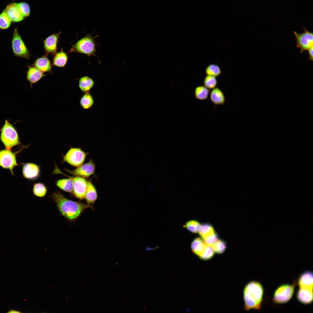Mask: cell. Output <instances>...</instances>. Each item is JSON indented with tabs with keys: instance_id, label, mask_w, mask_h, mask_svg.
Segmentation results:
<instances>
[{
	"instance_id": "1",
	"label": "cell",
	"mask_w": 313,
	"mask_h": 313,
	"mask_svg": "<svg viewBox=\"0 0 313 313\" xmlns=\"http://www.w3.org/2000/svg\"><path fill=\"white\" fill-rule=\"evenodd\" d=\"M52 197L61 214L70 220L76 219L84 210L92 207L91 205L88 204L70 200L59 192L54 193Z\"/></svg>"
},
{
	"instance_id": "2",
	"label": "cell",
	"mask_w": 313,
	"mask_h": 313,
	"mask_svg": "<svg viewBox=\"0 0 313 313\" xmlns=\"http://www.w3.org/2000/svg\"><path fill=\"white\" fill-rule=\"evenodd\" d=\"M263 287L259 282L252 281L247 284L243 291L245 310H260L263 301Z\"/></svg>"
},
{
	"instance_id": "3",
	"label": "cell",
	"mask_w": 313,
	"mask_h": 313,
	"mask_svg": "<svg viewBox=\"0 0 313 313\" xmlns=\"http://www.w3.org/2000/svg\"><path fill=\"white\" fill-rule=\"evenodd\" d=\"M98 36L97 35L93 37L91 34H87L72 46L69 53H78L86 55L89 57L93 56L97 58L99 62H100L96 54L98 44L96 43L94 39Z\"/></svg>"
},
{
	"instance_id": "4",
	"label": "cell",
	"mask_w": 313,
	"mask_h": 313,
	"mask_svg": "<svg viewBox=\"0 0 313 313\" xmlns=\"http://www.w3.org/2000/svg\"><path fill=\"white\" fill-rule=\"evenodd\" d=\"M0 139L6 149L11 150L13 147L20 143L19 137L15 127L6 119L0 130Z\"/></svg>"
},
{
	"instance_id": "5",
	"label": "cell",
	"mask_w": 313,
	"mask_h": 313,
	"mask_svg": "<svg viewBox=\"0 0 313 313\" xmlns=\"http://www.w3.org/2000/svg\"><path fill=\"white\" fill-rule=\"evenodd\" d=\"M12 50L14 56L29 59L30 54L17 28H14L11 41Z\"/></svg>"
},
{
	"instance_id": "6",
	"label": "cell",
	"mask_w": 313,
	"mask_h": 313,
	"mask_svg": "<svg viewBox=\"0 0 313 313\" xmlns=\"http://www.w3.org/2000/svg\"><path fill=\"white\" fill-rule=\"evenodd\" d=\"M294 284H284L279 286L274 291L273 299L277 304L286 303L290 300L293 295Z\"/></svg>"
},
{
	"instance_id": "7",
	"label": "cell",
	"mask_w": 313,
	"mask_h": 313,
	"mask_svg": "<svg viewBox=\"0 0 313 313\" xmlns=\"http://www.w3.org/2000/svg\"><path fill=\"white\" fill-rule=\"evenodd\" d=\"M87 153L80 148H71L64 156L63 162L78 167L84 162Z\"/></svg>"
},
{
	"instance_id": "8",
	"label": "cell",
	"mask_w": 313,
	"mask_h": 313,
	"mask_svg": "<svg viewBox=\"0 0 313 313\" xmlns=\"http://www.w3.org/2000/svg\"><path fill=\"white\" fill-rule=\"evenodd\" d=\"M304 31L301 33H298L294 31L296 41V47L300 50V52L307 51L313 47V33L310 32L305 28L303 27Z\"/></svg>"
},
{
	"instance_id": "9",
	"label": "cell",
	"mask_w": 313,
	"mask_h": 313,
	"mask_svg": "<svg viewBox=\"0 0 313 313\" xmlns=\"http://www.w3.org/2000/svg\"><path fill=\"white\" fill-rule=\"evenodd\" d=\"M15 153L6 149L0 150V166L10 170L13 174V170L17 165Z\"/></svg>"
},
{
	"instance_id": "10",
	"label": "cell",
	"mask_w": 313,
	"mask_h": 313,
	"mask_svg": "<svg viewBox=\"0 0 313 313\" xmlns=\"http://www.w3.org/2000/svg\"><path fill=\"white\" fill-rule=\"evenodd\" d=\"M65 175L70 178L73 182L72 192L74 195L80 199H84L87 188V181L84 178L81 177H71Z\"/></svg>"
},
{
	"instance_id": "11",
	"label": "cell",
	"mask_w": 313,
	"mask_h": 313,
	"mask_svg": "<svg viewBox=\"0 0 313 313\" xmlns=\"http://www.w3.org/2000/svg\"><path fill=\"white\" fill-rule=\"evenodd\" d=\"M95 165L92 160L82 164L72 170L65 169L72 175L83 178H88L93 174L95 172Z\"/></svg>"
},
{
	"instance_id": "12",
	"label": "cell",
	"mask_w": 313,
	"mask_h": 313,
	"mask_svg": "<svg viewBox=\"0 0 313 313\" xmlns=\"http://www.w3.org/2000/svg\"><path fill=\"white\" fill-rule=\"evenodd\" d=\"M61 32L57 34L53 33L43 40V47L47 56L49 54L54 55L57 52V46L59 42V35Z\"/></svg>"
},
{
	"instance_id": "13",
	"label": "cell",
	"mask_w": 313,
	"mask_h": 313,
	"mask_svg": "<svg viewBox=\"0 0 313 313\" xmlns=\"http://www.w3.org/2000/svg\"><path fill=\"white\" fill-rule=\"evenodd\" d=\"M40 170L39 165L33 163L24 164L22 168L23 175L25 178L30 180L37 179L40 175Z\"/></svg>"
},
{
	"instance_id": "14",
	"label": "cell",
	"mask_w": 313,
	"mask_h": 313,
	"mask_svg": "<svg viewBox=\"0 0 313 313\" xmlns=\"http://www.w3.org/2000/svg\"><path fill=\"white\" fill-rule=\"evenodd\" d=\"M4 10L12 22H19L25 18L19 12L17 3L13 2L7 4Z\"/></svg>"
},
{
	"instance_id": "15",
	"label": "cell",
	"mask_w": 313,
	"mask_h": 313,
	"mask_svg": "<svg viewBox=\"0 0 313 313\" xmlns=\"http://www.w3.org/2000/svg\"><path fill=\"white\" fill-rule=\"evenodd\" d=\"M45 76L43 72L33 66H28L26 79L30 83L31 88L33 84L39 81Z\"/></svg>"
},
{
	"instance_id": "16",
	"label": "cell",
	"mask_w": 313,
	"mask_h": 313,
	"mask_svg": "<svg viewBox=\"0 0 313 313\" xmlns=\"http://www.w3.org/2000/svg\"><path fill=\"white\" fill-rule=\"evenodd\" d=\"M296 297L298 301L303 304L311 303L313 301V288L299 287Z\"/></svg>"
},
{
	"instance_id": "17",
	"label": "cell",
	"mask_w": 313,
	"mask_h": 313,
	"mask_svg": "<svg viewBox=\"0 0 313 313\" xmlns=\"http://www.w3.org/2000/svg\"><path fill=\"white\" fill-rule=\"evenodd\" d=\"M32 65L43 72H51L52 65L46 56L38 58Z\"/></svg>"
},
{
	"instance_id": "18",
	"label": "cell",
	"mask_w": 313,
	"mask_h": 313,
	"mask_svg": "<svg viewBox=\"0 0 313 313\" xmlns=\"http://www.w3.org/2000/svg\"><path fill=\"white\" fill-rule=\"evenodd\" d=\"M313 273L311 271H305L299 277L298 283L299 287L313 288Z\"/></svg>"
},
{
	"instance_id": "19",
	"label": "cell",
	"mask_w": 313,
	"mask_h": 313,
	"mask_svg": "<svg viewBox=\"0 0 313 313\" xmlns=\"http://www.w3.org/2000/svg\"><path fill=\"white\" fill-rule=\"evenodd\" d=\"M210 99L212 102L216 105H223L225 104V98L223 92L219 88L212 89L210 93Z\"/></svg>"
},
{
	"instance_id": "20",
	"label": "cell",
	"mask_w": 313,
	"mask_h": 313,
	"mask_svg": "<svg viewBox=\"0 0 313 313\" xmlns=\"http://www.w3.org/2000/svg\"><path fill=\"white\" fill-rule=\"evenodd\" d=\"M78 84L81 91L85 93L90 92L94 87L95 82L91 77L88 76H85L79 79Z\"/></svg>"
},
{
	"instance_id": "21",
	"label": "cell",
	"mask_w": 313,
	"mask_h": 313,
	"mask_svg": "<svg viewBox=\"0 0 313 313\" xmlns=\"http://www.w3.org/2000/svg\"><path fill=\"white\" fill-rule=\"evenodd\" d=\"M207 245L203 240L198 237L193 240L191 246L192 252L200 258L203 253Z\"/></svg>"
},
{
	"instance_id": "22",
	"label": "cell",
	"mask_w": 313,
	"mask_h": 313,
	"mask_svg": "<svg viewBox=\"0 0 313 313\" xmlns=\"http://www.w3.org/2000/svg\"><path fill=\"white\" fill-rule=\"evenodd\" d=\"M68 59L67 54L61 48L60 51L54 55L52 65L58 67H64L67 64Z\"/></svg>"
},
{
	"instance_id": "23",
	"label": "cell",
	"mask_w": 313,
	"mask_h": 313,
	"mask_svg": "<svg viewBox=\"0 0 313 313\" xmlns=\"http://www.w3.org/2000/svg\"><path fill=\"white\" fill-rule=\"evenodd\" d=\"M87 204L93 203L97 198L96 189L91 181H87V188L85 198Z\"/></svg>"
},
{
	"instance_id": "24",
	"label": "cell",
	"mask_w": 313,
	"mask_h": 313,
	"mask_svg": "<svg viewBox=\"0 0 313 313\" xmlns=\"http://www.w3.org/2000/svg\"><path fill=\"white\" fill-rule=\"evenodd\" d=\"M79 103L81 107L84 109H89L92 106L94 99L90 92L84 93L80 99Z\"/></svg>"
},
{
	"instance_id": "25",
	"label": "cell",
	"mask_w": 313,
	"mask_h": 313,
	"mask_svg": "<svg viewBox=\"0 0 313 313\" xmlns=\"http://www.w3.org/2000/svg\"><path fill=\"white\" fill-rule=\"evenodd\" d=\"M55 184L58 187L63 191L69 192H72L73 182L69 178L57 180L56 181Z\"/></svg>"
},
{
	"instance_id": "26",
	"label": "cell",
	"mask_w": 313,
	"mask_h": 313,
	"mask_svg": "<svg viewBox=\"0 0 313 313\" xmlns=\"http://www.w3.org/2000/svg\"><path fill=\"white\" fill-rule=\"evenodd\" d=\"M210 90L208 89L204 85L197 86L195 89L194 96L195 98L198 100H203L207 99L210 92Z\"/></svg>"
},
{
	"instance_id": "27",
	"label": "cell",
	"mask_w": 313,
	"mask_h": 313,
	"mask_svg": "<svg viewBox=\"0 0 313 313\" xmlns=\"http://www.w3.org/2000/svg\"><path fill=\"white\" fill-rule=\"evenodd\" d=\"M47 188L43 183L38 182L34 184L33 188V192L34 195L36 196L42 197L46 194Z\"/></svg>"
},
{
	"instance_id": "28",
	"label": "cell",
	"mask_w": 313,
	"mask_h": 313,
	"mask_svg": "<svg viewBox=\"0 0 313 313\" xmlns=\"http://www.w3.org/2000/svg\"><path fill=\"white\" fill-rule=\"evenodd\" d=\"M12 22L11 19L4 10L0 14V29L5 30L8 29Z\"/></svg>"
},
{
	"instance_id": "29",
	"label": "cell",
	"mask_w": 313,
	"mask_h": 313,
	"mask_svg": "<svg viewBox=\"0 0 313 313\" xmlns=\"http://www.w3.org/2000/svg\"><path fill=\"white\" fill-rule=\"evenodd\" d=\"M205 72L207 75L216 77L220 75L221 71L218 65L214 64H211L206 67Z\"/></svg>"
},
{
	"instance_id": "30",
	"label": "cell",
	"mask_w": 313,
	"mask_h": 313,
	"mask_svg": "<svg viewBox=\"0 0 313 313\" xmlns=\"http://www.w3.org/2000/svg\"><path fill=\"white\" fill-rule=\"evenodd\" d=\"M215 232L212 225L208 223H205L201 225L199 233L201 238L203 239Z\"/></svg>"
},
{
	"instance_id": "31",
	"label": "cell",
	"mask_w": 313,
	"mask_h": 313,
	"mask_svg": "<svg viewBox=\"0 0 313 313\" xmlns=\"http://www.w3.org/2000/svg\"><path fill=\"white\" fill-rule=\"evenodd\" d=\"M215 252L221 254L225 250L227 245L225 242L222 239H218L211 246Z\"/></svg>"
},
{
	"instance_id": "32",
	"label": "cell",
	"mask_w": 313,
	"mask_h": 313,
	"mask_svg": "<svg viewBox=\"0 0 313 313\" xmlns=\"http://www.w3.org/2000/svg\"><path fill=\"white\" fill-rule=\"evenodd\" d=\"M201 225L196 220H190L187 222L185 225L186 228L190 232L196 233H199Z\"/></svg>"
},
{
	"instance_id": "33",
	"label": "cell",
	"mask_w": 313,
	"mask_h": 313,
	"mask_svg": "<svg viewBox=\"0 0 313 313\" xmlns=\"http://www.w3.org/2000/svg\"><path fill=\"white\" fill-rule=\"evenodd\" d=\"M18 8L22 16L25 18L29 16L31 9L29 5L25 2L17 3Z\"/></svg>"
},
{
	"instance_id": "34",
	"label": "cell",
	"mask_w": 313,
	"mask_h": 313,
	"mask_svg": "<svg viewBox=\"0 0 313 313\" xmlns=\"http://www.w3.org/2000/svg\"><path fill=\"white\" fill-rule=\"evenodd\" d=\"M203 83L205 86L210 90L216 87L217 81L216 77L207 75L204 79Z\"/></svg>"
},
{
	"instance_id": "35",
	"label": "cell",
	"mask_w": 313,
	"mask_h": 313,
	"mask_svg": "<svg viewBox=\"0 0 313 313\" xmlns=\"http://www.w3.org/2000/svg\"><path fill=\"white\" fill-rule=\"evenodd\" d=\"M202 239L206 245L211 246L218 239V236L217 234L215 232Z\"/></svg>"
},
{
	"instance_id": "36",
	"label": "cell",
	"mask_w": 313,
	"mask_h": 313,
	"mask_svg": "<svg viewBox=\"0 0 313 313\" xmlns=\"http://www.w3.org/2000/svg\"><path fill=\"white\" fill-rule=\"evenodd\" d=\"M214 253L211 247L207 245L203 253L199 258L205 261L210 260L213 257Z\"/></svg>"
},
{
	"instance_id": "37",
	"label": "cell",
	"mask_w": 313,
	"mask_h": 313,
	"mask_svg": "<svg viewBox=\"0 0 313 313\" xmlns=\"http://www.w3.org/2000/svg\"><path fill=\"white\" fill-rule=\"evenodd\" d=\"M313 47L310 48L308 50L309 60L311 61L313 60Z\"/></svg>"
},
{
	"instance_id": "38",
	"label": "cell",
	"mask_w": 313,
	"mask_h": 313,
	"mask_svg": "<svg viewBox=\"0 0 313 313\" xmlns=\"http://www.w3.org/2000/svg\"><path fill=\"white\" fill-rule=\"evenodd\" d=\"M8 312V313H20V312H19V311H18V310H9V311Z\"/></svg>"
}]
</instances>
